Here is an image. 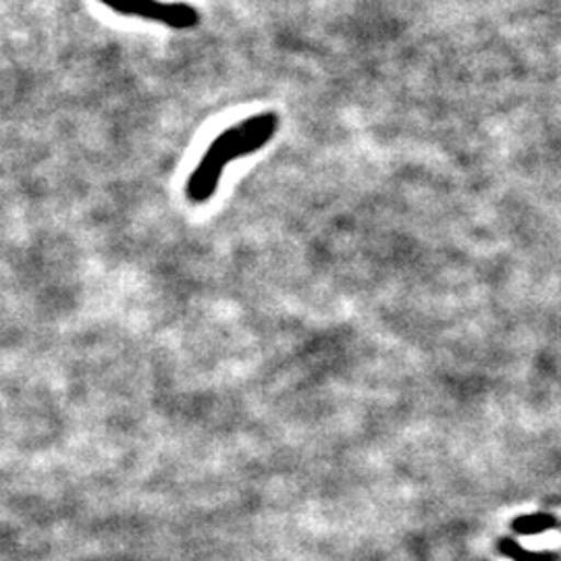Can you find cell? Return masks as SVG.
Masks as SVG:
<instances>
[{"mask_svg":"<svg viewBox=\"0 0 561 561\" xmlns=\"http://www.w3.org/2000/svg\"><path fill=\"white\" fill-rule=\"evenodd\" d=\"M277 127L279 119L275 113H262L225 129L221 136L210 144V148L202 157L201 164L190 175L185 185L187 198L196 204L210 201L215 196L225 167L240 157L261 150L262 146L275 136Z\"/></svg>","mask_w":561,"mask_h":561,"instance_id":"1","label":"cell"},{"mask_svg":"<svg viewBox=\"0 0 561 561\" xmlns=\"http://www.w3.org/2000/svg\"><path fill=\"white\" fill-rule=\"evenodd\" d=\"M108 9L121 15L161 21L173 30L196 27L201 15L192 4L185 2H161V0H101Z\"/></svg>","mask_w":561,"mask_h":561,"instance_id":"2","label":"cell"},{"mask_svg":"<svg viewBox=\"0 0 561 561\" xmlns=\"http://www.w3.org/2000/svg\"><path fill=\"white\" fill-rule=\"evenodd\" d=\"M500 549L514 561H556V556H549V553L541 556V553H535V551H524L522 547L512 541H502Z\"/></svg>","mask_w":561,"mask_h":561,"instance_id":"3","label":"cell"},{"mask_svg":"<svg viewBox=\"0 0 561 561\" xmlns=\"http://www.w3.org/2000/svg\"><path fill=\"white\" fill-rule=\"evenodd\" d=\"M553 520L551 518H541V516H535V518H524V520L516 522V530L526 533V535H535V533H541L551 528Z\"/></svg>","mask_w":561,"mask_h":561,"instance_id":"4","label":"cell"}]
</instances>
